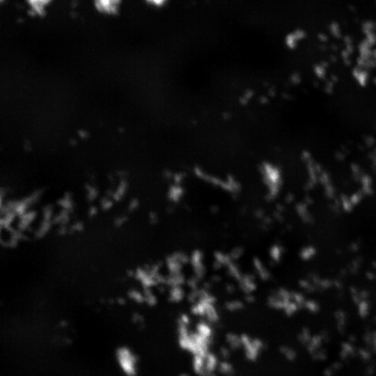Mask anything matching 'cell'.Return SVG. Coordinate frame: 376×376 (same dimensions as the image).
Returning a JSON list of instances; mask_svg holds the SVG:
<instances>
[{
  "instance_id": "cell-1",
  "label": "cell",
  "mask_w": 376,
  "mask_h": 376,
  "mask_svg": "<svg viewBox=\"0 0 376 376\" xmlns=\"http://www.w3.org/2000/svg\"><path fill=\"white\" fill-rule=\"evenodd\" d=\"M145 1L155 8H162V7H166L172 0H145Z\"/></svg>"
}]
</instances>
